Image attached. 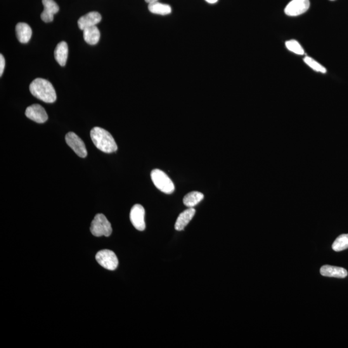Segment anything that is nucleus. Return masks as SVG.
Instances as JSON below:
<instances>
[{"label":"nucleus","mask_w":348,"mask_h":348,"mask_svg":"<svg viewBox=\"0 0 348 348\" xmlns=\"http://www.w3.org/2000/svg\"><path fill=\"white\" fill-rule=\"evenodd\" d=\"M29 89L33 96L44 102L53 103L56 100L55 89L48 80L37 78L30 84Z\"/></svg>","instance_id":"1"},{"label":"nucleus","mask_w":348,"mask_h":348,"mask_svg":"<svg viewBox=\"0 0 348 348\" xmlns=\"http://www.w3.org/2000/svg\"><path fill=\"white\" fill-rule=\"evenodd\" d=\"M91 137L94 145L105 153L117 151L118 146L109 132L100 127H94L91 131Z\"/></svg>","instance_id":"2"},{"label":"nucleus","mask_w":348,"mask_h":348,"mask_svg":"<svg viewBox=\"0 0 348 348\" xmlns=\"http://www.w3.org/2000/svg\"><path fill=\"white\" fill-rule=\"evenodd\" d=\"M151 178L156 188L162 192L170 194L174 192L175 186L170 177L162 170L155 169L151 172Z\"/></svg>","instance_id":"3"},{"label":"nucleus","mask_w":348,"mask_h":348,"mask_svg":"<svg viewBox=\"0 0 348 348\" xmlns=\"http://www.w3.org/2000/svg\"><path fill=\"white\" fill-rule=\"evenodd\" d=\"M91 231L92 235L96 237H109L112 234V228L105 215L98 214L92 222Z\"/></svg>","instance_id":"4"},{"label":"nucleus","mask_w":348,"mask_h":348,"mask_svg":"<svg viewBox=\"0 0 348 348\" xmlns=\"http://www.w3.org/2000/svg\"><path fill=\"white\" fill-rule=\"evenodd\" d=\"M96 259L101 266L108 270H115L119 263L115 253L109 250L99 251L96 254Z\"/></svg>","instance_id":"5"},{"label":"nucleus","mask_w":348,"mask_h":348,"mask_svg":"<svg viewBox=\"0 0 348 348\" xmlns=\"http://www.w3.org/2000/svg\"><path fill=\"white\" fill-rule=\"evenodd\" d=\"M310 0H292L285 7V13L291 17L301 15L308 10Z\"/></svg>","instance_id":"6"},{"label":"nucleus","mask_w":348,"mask_h":348,"mask_svg":"<svg viewBox=\"0 0 348 348\" xmlns=\"http://www.w3.org/2000/svg\"><path fill=\"white\" fill-rule=\"evenodd\" d=\"M65 140L68 146H70L74 152L80 158L87 157V151L84 142L77 134L74 132H68L66 135Z\"/></svg>","instance_id":"7"},{"label":"nucleus","mask_w":348,"mask_h":348,"mask_svg":"<svg viewBox=\"0 0 348 348\" xmlns=\"http://www.w3.org/2000/svg\"><path fill=\"white\" fill-rule=\"evenodd\" d=\"M144 215H145V210H144L143 206L135 205L132 208L130 214V219L132 224L137 230L143 231L146 228Z\"/></svg>","instance_id":"8"},{"label":"nucleus","mask_w":348,"mask_h":348,"mask_svg":"<svg viewBox=\"0 0 348 348\" xmlns=\"http://www.w3.org/2000/svg\"><path fill=\"white\" fill-rule=\"evenodd\" d=\"M25 115L28 119L37 123H44L48 120V115L46 110L37 104L28 106L25 110Z\"/></svg>","instance_id":"9"},{"label":"nucleus","mask_w":348,"mask_h":348,"mask_svg":"<svg viewBox=\"0 0 348 348\" xmlns=\"http://www.w3.org/2000/svg\"><path fill=\"white\" fill-rule=\"evenodd\" d=\"M44 10L41 14V18L44 22L50 23L54 20V14L58 13L60 7L54 0H42Z\"/></svg>","instance_id":"10"},{"label":"nucleus","mask_w":348,"mask_h":348,"mask_svg":"<svg viewBox=\"0 0 348 348\" xmlns=\"http://www.w3.org/2000/svg\"><path fill=\"white\" fill-rule=\"evenodd\" d=\"M101 21L100 14L98 12H90L79 19L78 24L80 29L84 30L85 28L96 26Z\"/></svg>","instance_id":"11"},{"label":"nucleus","mask_w":348,"mask_h":348,"mask_svg":"<svg viewBox=\"0 0 348 348\" xmlns=\"http://www.w3.org/2000/svg\"><path fill=\"white\" fill-rule=\"evenodd\" d=\"M321 274L324 277L343 279L347 276V272L341 267L324 265L320 269Z\"/></svg>","instance_id":"12"},{"label":"nucleus","mask_w":348,"mask_h":348,"mask_svg":"<svg viewBox=\"0 0 348 348\" xmlns=\"http://www.w3.org/2000/svg\"><path fill=\"white\" fill-rule=\"evenodd\" d=\"M195 214L196 210L194 208H189L188 209L184 210L177 217L176 224H175V229L177 231L183 230L193 219Z\"/></svg>","instance_id":"13"},{"label":"nucleus","mask_w":348,"mask_h":348,"mask_svg":"<svg viewBox=\"0 0 348 348\" xmlns=\"http://www.w3.org/2000/svg\"><path fill=\"white\" fill-rule=\"evenodd\" d=\"M16 35L21 44H27L31 38L32 31L30 26L25 23H19L16 27Z\"/></svg>","instance_id":"14"},{"label":"nucleus","mask_w":348,"mask_h":348,"mask_svg":"<svg viewBox=\"0 0 348 348\" xmlns=\"http://www.w3.org/2000/svg\"><path fill=\"white\" fill-rule=\"evenodd\" d=\"M68 47L67 43L61 42L59 43L54 51V57L56 60L61 66H65L68 58Z\"/></svg>","instance_id":"15"},{"label":"nucleus","mask_w":348,"mask_h":348,"mask_svg":"<svg viewBox=\"0 0 348 348\" xmlns=\"http://www.w3.org/2000/svg\"><path fill=\"white\" fill-rule=\"evenodd\" d=\"M100 31L96 26L85 28L84 30L85 41L91 46L98 44L100 39Z\"/></svg>","instance_id":"16"},{"label":"nucleus","mask_w":348,"mask_h":348,"mask_svg":"<svg viewBox=\"0 0 348 348\" xmlns=\"http://www.w3.org/2000/svg\"><path fill=\"white\" fill-rule=\"evenodd\" d=\"M204 199V195L200 191H194L186 194L183 198L184 205L188 208H194Z\"/></svg>","instance_id":"17"},{"label":"nucleus","mask_w":348,"mask_h":348,"mask_svg":"<svg viewBox=\"0 0 348 348\" xmlns=\"http://www.w3.org/2000/svg\"><path fill=\"white\" fill-rule=\"evenodd\" d=\"M148 9L151 13L163 16L168 15L172 12L171 7L169 5L162 4L159 2L148 4Z\"/></svg>","instance_id":"18"},{"label":"nucleus","mask_w":348,"mask_h":348,"mask_svg":"<svg viewBox=\"0 0 348 348\" xmlns=\"http://www.w3.org/2000/svg\"><path fill=\"white\" fill-rule=\"evenodd\" d=\"M333 250L335 252H341L348 248V234H342L338 236L332 245Z\"/></svg>","instance_id":"19"},{"label":"nucleus","mask_w":348,"mask_h":348,"mask_svg":"<svg viewBox=\"0 0 348 348\" xmlns=\"http://www.w3.org/2000/svg\"><path fill=\"white\" fill-rule=\"evenodd\" d=\"M285 46L288 51L295 54H297V55L302 56L304 55L305 54L304 49H303L301 45H300L297 40H288V41L286 42Z\"/></svg>","instance_id":"20"},{"label":"nucleus","mask_w":348,"mask_h":348,"mask_svg":"<svg viewBox=\"0 0 348 348\" xmlns=\"http://www.w3.org/2000/svg\"><path fill=\"white\" fill-rule=\"evenodd\" d=\"M304 63L306 64L309 67L311 68L314 71L317 72L322 73V74H326L327 72L326 68L322 65L321 64L317 62L314 58L310 56H306L304 58Z\"/></svg>","instance_id":"21"},{"label":"nucleus","mask_w":348,"mask_h":348,"mask_svg":"<svg viewBox=\"0 0 348 348\" xmlns=\"http://www.w3.org/2000/svg\"><path fill=\"white\" fill-rule=\"evenodd\" d=\"M5 66H6V61L3 55H0V76L3 74Z\"/></svg>","instance_id":"22"},{"label":"nucleus","mask_w":348,"mask_h":348,"mask_svg":"<svg viewBox=\"0 0 348 348\" xmlns=\"http://www.w3.org/2000/svg\"><path fill=\"white\" fill-rule=\"evenodd\" d=\"M205 1L208 2V3L214 4L217 3V1H218V0H205Z\"/></svg>","instance_id":"23"},{"label":"nucleus","mask_w":348,"mask_h":348,"mask_svg":"<svg viewBox=\"0 0 348 348\" xmlns=\"http://www.w3.org/2000/svg\"><path fill=\"white\" fill-rule=\"evenodd\" d=\"M159 0H145L146 3H148V4L155 3V2H157Z\"/></svg>","instance_id":"24"},{"label":"nucleus","mask_w":348,"mask_h":348,"mask_svg":"<svg viewBox=\"0 0 348 348\" xmlns=\"http://www.w3.org/2000/svg\"><path fill=\"white\" fill-rule=\"evenodd\" d=\"M330 1H334V0H330Z\"/></svg>","instance_id":"25"}]
</instances>
